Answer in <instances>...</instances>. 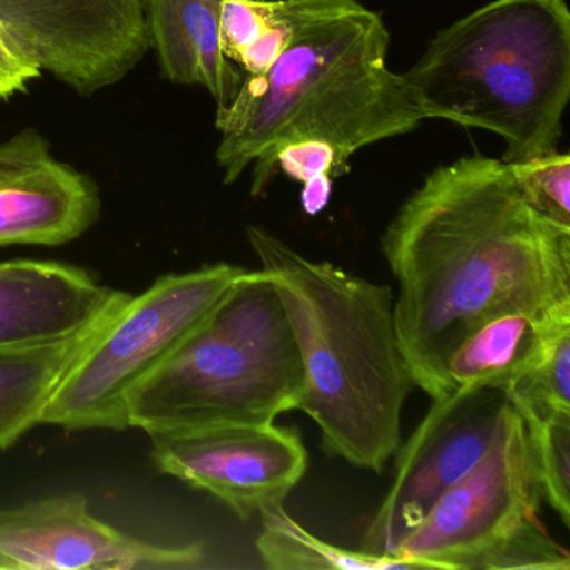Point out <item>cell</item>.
I'll use <instances>...</instances> for the list:
<instances>
[{"label":"cell","instance_id":"16","mask_svg":"<svg viewBox=\"0 0 570 570\" xmlns=\"http://www.w3.org/2000/svg\"><path fill=\"white\" fill-rule=\"evenodd\" d=\"M115 313L62 342L0 350V450L42 423L62 380Z\"/></svg>","mask_w":570,"mask_h":570},{"label":"cell","instance_id":"15","mask_svg":"<svg viewBox=\"0 0 570 570\" xmlns=\"http://www.w3.org/2000/svg\"><path fill=\"white\" fill-rule=\"evenodd\" d=\"M566 335H570V316L519 312L493 316L453 350L446 363V393L479 389L505 393Z\"/></svg>","mask_w":570,"mask_h":570},{"label":"cell","instance_id":"24","mask_svg":"<svg viewBox=\"0 0 570 570\" xmlns=\"http://www.w3.org/2000/svg\"><path fill=\"white\" fill-rule=\"evenodd\" d=\"M289 39V26L282 14L278 0H273V14L268 28L239 56L238 65L248 76H259L268 71L276 59L285 51Z\"/></svg>","mask_w":570,"mask_h":570},{"label":"cell","instance_id":"6","mask_svg":"<svg viewBox=\"0 0 570 570\" xmlns=\"http://www.w3.org/2000/svg\"><path fill=\"white\" fill-rule=\"evenodd\" d=\"M540 502L525 423L507 402L492 449L393 556L422 570H570L569 552L540 522Z\"/></svg>","mask_w":570,"mask_h":570},{"label":"cell","instance_id":"20","mask_svg":"<svg viewBox=\"0 0 570 570\" xmlns=\"http://www.w3.org/2000/svg\"><path fill=\"white\" fill-rule=\"evenodd\" d=\"M525 202L540 215L570 228V158L557 151L507 163Z\"/></svg>","mask_w":570,"mask_h":570},{"label":"cell","instance_id":"23","mask_svg":"<svg viewBox=\"0 0 570 570\" xmlns=\"http://www.w3.org/2000/svg\"><path fill=\"white\" fill-rule=\"evenodd\" d=\"M36 59L16 41L0 22V99L28 91V86L41 76Z\"/></svg>","mask_w":570,"mask_h":570},{"label":"cell","instance_id":"22","mask_svg":"<svg viewBox=\"0 0 570 570\" xmlns=\"http://www.w3.org/2000/svg\"><path fill=\"white\" fill-rule=\"evenodd\" d=\"M273 0H226L219 21L222 51L232 62L268 28Z\"/></svg>","mask_w":570,"mask_h":570},{"label":"cell","instance_id":"8","mask_svg":"<svg viewBox=\"0 0 570 570\" xmlns=\"http://www.w3.org/2000/svg\"><path fill=\"white\" fill-rule=\"evenodd\" d=\"M505 409V395L490 389L453 390L433 400L409 442L396 450L395 476L366 529L363 550L393 556L440 497L482 462Z\"/></svg>","mask_w":570,"mask_h":570},{"label":"cell","instance_id":"9","mask_svg":"<svg viewBox=\"0 0 570 570\" xmlns=\"http://www.w3.org/2000/svg\"><path fill=\"white\" fill-rule=\"evenodd\" d=\"M0 22L82 96L122 81L151 49L145 0H0Z\"/></svg>","mask_w":570,"mask_h":570},{"label":"cell","instance_id":"10","mask_svg":"<svg viewBox=\"0 0 570 570\" xmlns=\"http://www.w3.org/2000/svg\"><path fill=\"white\" fill-rule=\"evenodd\" d=\"M166 475L212 493L242 520L283 505L308 466L298 433L263 425H213L148 433Z\"/></svg>","mask_w":570,"mask_h":570},{"label":"cell","instance_id":"19","mask_svg":"<svg viewBox=\"0 0 570 570\" xmlns=\"http://www.w3.org/2000/svg\"><path fill=\"white\" fill-rule=\"evenodd\" d=\"M503 395L522 419L570 410V335L562 336Z\"/></svg>","mask_w":570,"mask_h":570},{"label":"cell","instance_id":"1","mask_svg":"<svg viewBox=\"0 0 570 570\" xmlns=\"http://www.w3.org/2000/svg\"><path fill=\"white\" fill-rule=\"evenodd\" d=\"M382 252L399 283L400 350L432 400L446 395L453 350L487 320L570 316V228L537 213L499 159L436 168L386 226Z\"/></svg>","mask_w":570,"mask_h":570},{"label":"cell","instance_id":"5","mask_svg":"<svg viewBox=\"0 0 570 570\" xmlns=\"http://www.w3.org/2000/svg\"><path fill=\"white\" fill-rule=\"evenodd\" d=\"M303 390L282 298L265 272H245L132 395L128 422L146 433L275 423L298 409Z\"/></svg>","mask_w":570,"mask_h":570},{"label":"cell","instance_id":"21","mask_svg":"<svg viewBox=\"0 0 570 570\" xmlns=\"http://www.w3.org/2000/svg\"><path fill=\"white\" fill-rule=\"evenodd\" d=\"M276 168L302 183V206L309 216L326 208L332 198V178L338 176L336 155L328 142L320 139L292 142L276 156Z\"/></svg>","mask_w":570,"mask_h":570},{"label":"cell","instance_id":"18","mask_svg":"<svg viewBox=\"0 0 570 570\" xmlns=\"http://www.w3.org/2000/svg\"><path fill=\"white\" fill-rule=\"evenodd\" d=\"M543 502L570 525V410L522 419Z\"/></svg>","mask_w":570,"mask_h":570},{"label":"cell","instance_id":"2","mask_svg":"<svg viewBox=\"0 0 570 570\" xmlns=\"http://www.w3.org/2000/svg\"><path fill=\"white\" fill-rule=\"evenodd\" d=\"M278 4L289 26L285 51L268 71L243 79L216 115L225 183L253 166V196L265 193L276 156L292 142H328L342 175L360 149L423 121L402 75L389 68L390 35L380 14L358 0Z\"/></svg>","mask_w":570,"mask_h":570},{"label":"cell","instance_id":"13","mask_svg":"<svg viewBox=\"0 0 570 570\" xmlns=\"http://www.w3.org/2000/svg\"><path fill=\"white\" fill-rule=\"evenodd\" d=\"M128 299V293L101 285L78 266L32 259L0 263V350L71 338Z\"/></svg>","mask_w":570,"mask_h":570},{"label":"cell","instance_id":"17","mask_svg":"<svg viewBox=\"0 0 570 570\" xmlns=\"http://www.w3.org/2000/svg\"><path fill=\"white\" fill-rule=\"evenodd\" d=\"M263 532L256 549L268 569L275 570H422L415 562L368 550L333 546L303 529L283 505L259 512Z\"/></svg>","mask_w":570,"mask_h":570},{"label":"cell","instance_id":"11","mask_svg":"<svg viewBox=\"0 0 570 570\" xmlns=\"http://www.w3.org/2000/svg\"><path fill=\"white\" fill-rule=\"evenodd\" d=\"M205 560L202 543L159 546L101 522L79 493L0 510L4 570H186Z\"/></svg>","mask_w":570,"mask_h":570},{"label":"cell","instance_id":"12","mask_svg":"<svg viewBox=\"0 0 570 570\" xmlns=\"http://www.w3.org/2000/svg\"><path fill=\"white\" fill-rule=\"evenodd\" d=\"M99 213L96 183L56 159L41 132L28 128L0 145V246L66 245Z\"/></svg>","mask_w":570,"mask_h":570},{"label":"cell","instance_id":"4","mask_svg":"<svg viewBox=\"0 0 570 570\" xmlns=\"http://www.w3.org/2000/svg\"><path fill=\"white\" fill-rule=\"evenodd\" d=\"M416 111L495 132L503 163L557 151L570 98L566 0H492L443 29L402 75Z\"/></svg>","mask_w":570,"mask_h":570},{"label":"cell","instance_id":"3","mask_svg":"<svg viewBox=\"0 0 570 570\" xmlns=\"http://www.w3.org/2000/svg\"><path fill=\"white\" fill-rule=\"evenodd\" d=\"M285 308L305 368L299 412L323 449L382 472L402 445V412L413 383L396 338L392 288L316 262L262 226L246 228Z\"/></svg>","mask_w":570,"mask_h":570},{"label":"cell","instance_id":"7","mask_svg":"<svg viewBox=\"0 0 570 570\" xmlns=\"http://www.w3.org/2000/svg\"><path fill=\"white\" fill-rule=\"evenodd\" d=\"M216 263L156 279L108 320L52 396L42 423L65 430L129 429L132 395L242 278Z\"/></svg>","mask_w":570,"mask_h":570},{"label":"cell","instance_id":"14","mask_svg":"<svg viewBox=\"0 0 570 570\" xmlns=\"http://www.w3.org/2000/svg\"><path fill=\"white\" fill-rule=\"evenodd\" d=\"M226 0H145L149 46L168 81L203 86L218 109L235 99L243 75L223 55L219 21Z\"/></svg>","mask_w":570,"mask_h":570}]
</instances>
